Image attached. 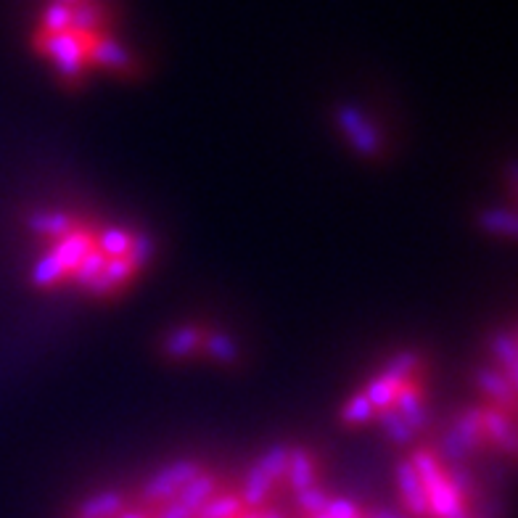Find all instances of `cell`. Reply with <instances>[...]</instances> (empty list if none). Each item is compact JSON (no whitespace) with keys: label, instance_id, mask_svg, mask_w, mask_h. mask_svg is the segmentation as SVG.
I'll return each mask as SVG.
<instances>
[{"label":"cell","instance_id":"obj_1","mask_svg":"<svg viewBox=\"0 0 518 518\" xmlns=\"http://www.w3.org/2000/svg\"><path fill=\"white\" fill-rule=\"evenodd\" d=\"M413 468L423 489H426V500H429V516L437 518H468L466 505L460 495L450 487V481L439 468V460L429 450H418L413 455Z\"/></svg>","mask_w":518,"mask_h":518},{"label":"cell","instance_id":"obj_2","mask_svg":"<svg viewBox=\"0 0 518 518\" xmlns=\"http://www.w3.org/2000/svg\"><path fill=\"white\" fill-rule=\"evenodd\" d=\"M93 35H77V32L67 30V32H43V35L37 37V48L40 53L45 56H51L56 61V67H59L61 74H67V77H74V74L80 72L85 59H88V43Z\"/></svg>","mask_w":518,"mask_h":518},{"label":"cell","instance_id":"obj_3","mask_svg":"<svg viewBox=\"0 0 518 518\" xmlns=\"http://www.w3.org/2000/svg\"><path fill=\"white\" fill-rule=\"evenodd\" d=\"M201 468L196 460H175L172 466L159 468L151 479L146 481L143 487V497L148 503H167V500H175L180 489L193 479L199 476Z\"/></svg>","mask_w":518,"mask_h":518},{"label":"cell","instance_id":"obj_4","mask_svg":"<svg viewBox=\"0 0 518 518\" xmlns=\"http://www.w3.org/2000/svg\"><path fill=\"white\" fill-rule=\"evenodd\" d=\"M481 434H484V429H481V410L479 407H471V410L460 415L455 426L447 431V437L442 439V447H439L442 458L450 466L452 463H460L479 444Z\"/></svg>","mask_w":518,"mask_h":518},{"label":"cell","instance_id":"obj_5","mask_svg":"<svg viewBox=\"0 0 518 518\" xmlns=\"http://www.w3.org/2000/svg\"><path fill=\"white\" fill-rule=\"evenodd\" d=\"M336 122H339V127L344 130V135H347L349 143H352V148H355L357 154H363V156L378 154L381 141H378L376 127L370 125L368 119L360 114V109H355L352 104H341L339 109H336Z\"/></svg>","mask_w":518,"mask_h":518},{"label":"cell","instance_id":"obj_6","mask_svg":"<svg viewBox=\"0 0 518 518\" xmlns=\"http://www.w3.org/2000/svg\"><path fill=\"white\" fill-rule=\"evenodd\" d=\"M88 59L96 61L98 67H106V69H114V72H125V69L133 67V59H130V53L117 43V40H111L106 35H93L88 43Z\"/></svg>","mask_w":518,"mask_h":518},{"label":"cell","instance_id":"obj_7","mask_svg":"<svg viewBox=\"0 0 518 518\" xmlns=\"http://www.w3.org/2000/svg\"><path fill=\"white\" fill-rule=\"evenodd\" d=\"M397 484H400V495L405 500L407 511H413V516H429V500H426V489H423L421 479L415 474V468L410 460H402L397 466Z\"/></svg>","mask_w":518,"mask_h":518},{"label":"cell","instance_id":"obj_8","mask_svg":"<svg viewBox=\"0 0 518 518\" xmlns=\"http://www.w3.org/2000/svg\"><path fill=\"white\" fill-rule=\"evenodd\" d=\"M481 429L487 431L497 447H503L508 455L516 452V426L503 410H481Z\"/></svg>","mask_w":518,"mask_h":518},{"label":"cell","instance_id":"obj_9","mask_svg":"<svg viewBox=\"0 0 518 518\" xmlns=\"http://www.w3.org/2000/svg\"><path fill=\"white\" fill-rule=\"evenodd\" d=\"M215 489H217L215 476H209V474L193 476V479L188 481L183 489H180L178 495H175V503H178L180 508H185V511L191 513V516H196L201 505L207 503L209 497L215 495Z\"/></svg>","mask_w":518,"mask_h":518},{"label":"cell","instance_id":"obj_10","mask_svg":"<svg viewBox=\"0 0 518 518\" xmlns=\"http://www.w3.org/2000/svg\"><path fill=\"white\" fill-rule=\"evenodd\" d=\"M93 249V241H90L88 233H67L64 238H59V244L53 246L51 254L61 262L64 270H74V267L80 265V259Z\"/></svg>","mask_w":518,"mask_h":518},{"label":"cell","instance_id":"obj_11","mask_svg":"<svg viewBox=\"0 0 518 518\" xmlns=\"http://www.w3.org/2000/svg\"><path fill=\"white\" fill-rule=\"evenodd\" d=\"M476 384L487 397L497 402V405L513 407V397H516V386L508 381V378L500 373V370L492 368H479L476 370Z\"/></svg>","mask_w":518,"mask_h":518},{"label":"cell","instance_id":"obj_12","mask_svg":"<svg viewBox=\"0 0 518 518\" xmlns=\"http://www.w3.org/2000/svg\"><path fill=\"white\" fill-rule=\"evenodd\" d=\"M125 508V500L119 492H98V495L82 500L80 508H77V516L80 518H117Z\"/></svg>","mask_w":518,"mask_h":518},{"label":"cell","instance_id":"obj_13","mask_svg":"<svg viewBox=\"0 0 518 518\" xmlns=\"http://www.w3.org/2000/svg\"><path fill=\"white\" fill-rule=\"evenodd\" d=\"M394 410L405 418V423L413 431L426 426V410H423V402L410 384H400L397 397H394Z\"/></svg>","mask_w":518,"mask_h":518},{"label":"cell","instance_id":"obj_14","mask_svg":"<svg viewBox=\"0 0 518 518\" xmlns=\"http://www.w3.org/2000/svg\"><path fill=\"white\" fill-rule=\"evenodd\" d=\"M286 479H289L294 492H304L307 487H315V466H312L310 452L302 447L289 450V468H286Z\"/></svg>","mask_w":518,"mask_h":518},{"label":"cell","instance_id":"obj_15","mask_svg":"<svg viewBox=\"0 0 518 518\" xmlns=\"http://www.w3.org/2000/svg\"><path fill=\"white\" fill-rule=\"evenodd\" d=\"M101 19H104V8L98 6L96 0H80L77 6H72V32L77 35H98Z\"/></svg>","mask_w":518,"mask_h":518},{"label":"cell","instance_id":"obj_16","mask_svg":"<svg viewBox=\"0 0 518 518\" xmlns=\"http://www.w3.org/2000/svg\"><path fill=\"white\" fill-rule=\"evenodd\" d=\"M492 352L495 357L500 360V365L505 368L503 376L511 381L513 386L518 384V344H516V336L511 331L505 333H497L495 341H492Z\"/></svg>","mask_w":518,"mask_h":518},{"label":"cell","instance_id":"obj_17","mask_svg":"<svg viewBox=\"0 0 518 518\" xmlns=\"http://www.w3.org/2000/svg\"><path fill=\"white\" fill-rule=\"evenodd\" d=\"M270 487H273V481L267 479L265 471L259 466H252L244 479V489H241V505H249V511H257L259 505L265 503Z\"/></svg>","mask_w":518,"mask_h":518},{"label":"cell","instance_id":"obj_18","mask_svg":"<svg viewBox=\"0 0 518 518\" xmlns=\"http://www.w3.org/2000/svg\"><path fill=\"white\" fill-rule=\"evenodd\" d=\"M35 233L51 238H64L67 233H72V217L64 215V212H35V215L27 220Z\"/></svg>","mask_w":518,"mask_h":518},{"label":"cell","instance_id":"obj_19","mask_svg":"<svg viewBox=\"0 0 518 518\" xmlns=\"http://www.w3.org/2000/svg\"><path fill=\"white\" fill-rule=\"evenodd\" d=\"M201 344V331L193 326H183L170 331V336L164 339V352L170 357H188L196 352Z\"/></svg>","mask_w":518,"mask_h":518},{"label":"cell","instance_id":"obj_20","mask_svg":"<svg viewBox=\"0 0 518 518\" xmlns=\"http://www.w3.org/2000/svg\"><path fill=\"white\" fill-rule=\"evenodd\" d=\"M479 225L481 230H487V233H492V236L516 238L518 233L516 215H513L511 209H487V212H481Z\"/></svg>","mask_w":518,"mask_h":518},{"label":"cell","instance_id":"obj_21","mask_svg":"<svg viewBox=\"0 0 518 518\" xmlns=\"http://www.w3.org/2000/svg\"><path fill=\"white\" fill-rule=\"evenodd\" d=\"M130 241H133V233L125 228H106L98 238V252L104 254L106 259L127 257L130 252Z\"/></svg>","mask_w":518,"mask_h":518},{"label":"cell","instance_id":"obj_22","mask_svg":"<svg viewBox=\"0 0 518 518\" xmlns=\"http://www.w3.org/2000/svg\"><path fill=\"white\" fill-rule=\"evenodd\" d=\"M257 466L265 471L267 479L273 481V484L275 481L286 479V468H289V447H286V444H273V447L259 458Z\"/></svg>","mask_w":518,"mask_h":518},{"label":"cell","instance_id":"obj_23","mask_svg":"<svg viewBox=\"0 0 518 518\" xmlns=\"http://www.w3.org/2000/svg\"><path fill=\"white\" fill-rule=\"evenodd\" d=\"M397 389H400V386L394 384V381H389L386 376H378L370 381L368 389H365L363 394L368 397V402L373 405V410H389V407L394 405Z\"/></svg>","mask_w":518,"mask_h":518},{"label":"cell","instance_id":"obj_24","mask_svg":"<svg viewBox=\"0 0 518 518\" xmlns=\"http://www.w3.org/2000/svg\"><path fill=\"white\" fill-rule=\"evenodd\" d=\"M241 500L233 495H225V497H209L207 503L201 505L196 518H236L241 513Z\"/></svg>","mask_w":518,"mask_h":518},{"label":"cell","instance_id":"obj_25","mask_svg":"<svg viewBox=\"0 0 518 518\" xmlns=\"http://www.w3.org/2000/svg\"><path fill=\"white\" fill-rule=\"evenodd\" d=\"M104 267H106V257L98 252L96 246H93V249H90V252L80 259V265L74 267V281L88 289L90 283L96 281L98 275L104 273Z\"/></svg>","mask_w":518,"mask_h":518},{"label":"cell","instance_id":"obj_26","mask_svg":"<svg viewBox=\"0 0 518 518\" xmlns=\"http://www.w3.org/2000/svg\"><path fill=\"white\" fill-rule=\"evenodd\" d=\"M204 347H207V352L212 357H215L217 363H236L238 360V347H236V341L230 339L228 333H209L207 339H204Z\"/></svg>","mask_w":518,"mask_h":518},{"label":"cell","instance_id":"obj_27","mask_svg":"<svg viewBox=\"0 0 518 518\" xmlns=\"http://www.w3.org/2000/svg\"><path fill=\"white\" fill-rule=\"evenodd\" d=\"M381 426H384V431L389 434V439L397 444H407V442H413V434L415 431L410 429L405 423V418H402L397 410H381Z\"/></svg>","mask_w":518,"mask_h":518},{"label":"cell","instance_id":"obj_28","mask_svg":"<svg viewBox=\"0 0 518 518\" xmlns=\"http://www.w3.org/2000/svg\"><path fill=\"white\" fill-rule=\"evenodd\" d=\"M415 365H418V355H415V352H400V355H394L392 360H389L384 376L389 378V381H394L397 386L407 384V378L413 376Z\"/></svg>","mask_w":518,"mask_h":518},{"label":"cell","instance_id":"obj_29","mask_svg":"<svg viewBox=\"0 0 518 518\" xmlns=\"http://www.w3.org/2000/svg\"><path fill=\"white\" fill-rule=\"evenodd\" d=\"M64 273H67V270L61 267L59 259L53 257V254H45V257L37 259V265L32 267V283H35V286H53Z\"/></svg>","mask_w":518,"mask_h":518},{"label":"cell","instance_id":"obj_30","mask_svg":"<svg viewBox=\"0 0 518 518\" xmlns=\"http://www.w3.org/2000/svg\"><path fill=\"white\" fill-rule=\"evenodd\" d=\"M43 30L51 32V35L72 30V8L64 6V3H51L43 11Z\"/></svg>","mask_w":518,"mask_h":518},{"label":"cell","instance_id":"obj_31","mask_svg":"<svg viewBox=\"0 0 518 518\" xmlns=\"http://www.w3.org/2000/svg\"><path fill=\"white\" fill-rule=\"evenodd\" d=\"M373 415H376V410H373V405H370L365 394H357V397H352V400L344 405V410H341V418H344L347 423H355V426H360V423H368Z\"/></svg>","mask_w":518,"mask_h":518},{"label":"cell","instance_id":"obj_32","mask_svg":"<svg viewBox=\"0 0 518 518\" xmlns=\"http://www.w3.org/2000/svg\"><path fill=\"white\" fill-rule=\"evenodd\" d=\"M328 500H331V497H328L320 487H307L304 492H296V505H299L302 511L312 513V516H318V513H326Z\"/></svg>","mask_w":518,"mask_h":518},{"label":"cell","instance_id":"obj_33","mask_svg":"<svg viewBox=\"0 0 518 518\" xmlns=\"http://www.w3.org/2000/svg\"><path fill=\"white\" fill-rule=\"evenodd\" d=\"M151 257H154V241H151V236H148V233L133 236V241H130V252H127L130 265L143 267Z\"/></svg>","mask_w":518,"mask_h":518},{"label":"cell","instance_id":"obj_34","mask_svg":"<svg viewBox=\"0 0 518 518\" xmlns=\"http://www.w3.org/2000/svg\"><path fill=\"white\" fill-rule=\"evenodd\" d=\"M133 270L135 267L130 265V259L117 257V259H106L104 275H106V281L111 283V289H117V286H122V283L133 275Z\"/></svg>","mask_w":518,"mask_h":518},{"label":"cell","instance_id":"obj_35","mask_svg":"<svg viewBox=\"0 0 518 518\" xmlns=\"http://www.w3.org/2000/svg\"><path fill=\"white\" fill-rule=\"evenodd\" d=\"M444 476H447V481H450V487L458 492L460 500L474 492V479H471V471H468L466 466H460V463H452V468Z\"/></svg>","mask_w":518,"mask_h":518},{"label":"cell","instance_id":"obj_36","mask_svg":"<svg viewBox=\"0 0 518 518\" xmlns=\"http://www.w3.org/2000/svg\"><path fill=\"white\" fill-rule=\"evenodd\" d=\"M328 518H360V511L352 500H344V497H336V500H328L326 508Z\"/></svg>","mask_w":518,"mask_h":518},{"label":"cell","instance_id":"obj_37","mask_svg":"<svg viewBox=\"0 0 518 518\" xmlns=\"http://www.w3.org/2000/svg\"><path fill=\"white\" fill-rule=\"evenodd\" d=\"M156 518H193V516L185 511V508H180L178 503H170V505H164Z\"/></svg>","mask_w":518,"mask_h":518},{"label":"cell","instance_id":"obj_38","mask_svg":"<svg viewBox=\"0 0 518 518\" xmlns=\"http://www.w3.org/2000/svg\"><path fill=\"white\" fill-rule=\"evenodd\" d=\"M370 518H400V516L392 511H386V508H376V511H370Z\"/></svg>","mask_w":518,"mask_h":518},{"label":"cell","instance_id":"obj_39","mask_svg":"<svg viewBox=\"0 0 518 518\" xmlns=\"http://www.w3.org/2000/svg\"><path fill=\"white\" fill-rule=\"evenodd\" d=\"M259 518H286L278 508H265V511H259Z\"/></svg>","mask_w":518,"mask_h":518},{"label":"cell","instance_id":"obj_40","mask_svg":"<svg viewBox=\"0 0 518 518\" xmlns=\"http://www.w3.org/2000/svg\"><path fill=\"white\" fill-rule=\"evenodd\" d=\"M117 518H143V516H138V513H127V511H122V513H119Z\"/></svg>","mask_w":518,"mask_h":518},{"label":"cell","instance_id":"obj_41","mask_svg":"<svg viewBox=\"0 0 518 518\" xmlns=\"http://www.w3.org/2000/svg\"><path fill=\"white\" fill-rule=\"evenodd\" d=\"M56 3H64V6L72 8V6H77V3H80V0H56Z\"/></svg>","mask_w":518,"mask_h":518},{"label":"cell","instance_id":"obj_42","mask_svg":"<svg viewBox=\"0 0 518 518\" xmlns=\"http://www.w3.org/2000/svg\"><path fill=\"white\" fill-rule=\"evenodd\" d=\"M312 518H328V516H326V513H318V516H312Z\"/></svg>","mask_w":518,"mask_h":518}]
</instances>
